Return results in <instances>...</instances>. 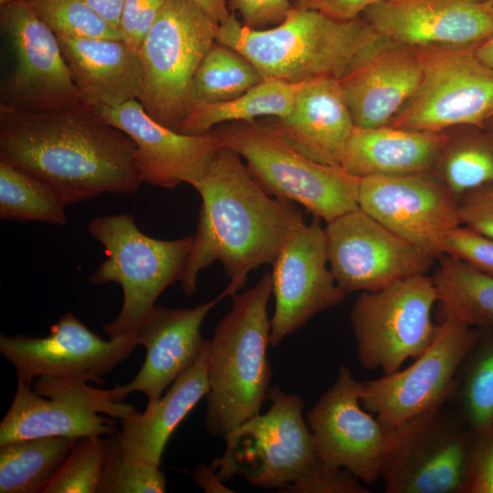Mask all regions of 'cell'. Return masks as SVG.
Wrapping results in <instances>:
<instances>
[{
    "label": "cell",
    "mask_w": 493,
    "mask_h": 493,
    "mask_svg": "<svg viewBox=\"0 0 493 493\" xmlns=\"http://www.w3.org/2000/svg\"><path fill=\"white\" fill-rule=\"evenodd\" d=\"M477 1H483V0H477Z\"/></svg>",
    "instance_id": "52"
},
{
    "label": "cell",
    "mask_w": 493,
    "mask_h": 493,
    "mask_svg": "<svg viewBox=\"0 0 493 493\" xmlns=\"http://www.w3.org/2000/svg\"><path fill=\"white\" fill-rule=\"evenodd\" d=\"M83 103L115 107L142 93L140 54L123 39L56 35Z\"/></svg>",
    "instance_id": "25"
},
{
    "label": "cell",
    "mask_w": 493,
    "mask_h": 493,
    "mask_svg": "<svg viewBox=\"0 0 493 493\" xmlns=\"http://www.w3.org/2000/svg\"><path fill=\"white\" fill-rule=\"evenodd\" d=\"M231 13L242 17V25L251 29H266L280 24L292 6V0H228Z\"/></svg>",
    "instance_id": "42"
},
{
    "label": "cell",
    "mask_w": 493,
    "mask_h": 493,
    "mask_svg": "<svg viewBox=\"0 0 493 493\" xmlns=\"http://www.w3.org/2000/svg\"><path fill=\"white\" fill-rule=\"evenodd\" d=\"M491 121V122H492V131H493V120H491V121Z\"/></svg>",
    "instance_id": "51"
},
{
    "label": "cell",
    "mask_w": 493,
    "mask_h": 493,
    "mask_svg": "<svg viewBox=\"0 0 493 493\" xmlns=\"http://www.w3.org/2000/svg\"><path fill=\"white\" fill-rule=\"evenodd\" d=\"M291 147L322 164L341 166L355 128L338 79H309L285 117L262 121Z\"/></svg>",
    "instance_id": "24"
},
{
    "label": "cell",
    "mask_w": 493,
    "mask_h": 493,
    "mask_svg": "<svg viewBox=\"0 0 493 493\" xmlns=\"http://www.w3.org/2000/svg\"><path fill=\"white\" fill-rule=\"evenodd\" d=\"M362 482L344 468H330L319 462L280 492L369 493Z\"/></svg>",
    "instance_id": "39"
},
{
    "label": "cell",
    "mask_w": 493,
    "mask_h": 493,
    "mask_svg": "<svg viewBox=\"0 0 493 493\" xmlns=\"http://www.w3.org/2000/svg\"><path fill=\"white\" fill-rule=\"evenodd\" d=\"M136 146L83 102L46 110L0 103V159L57 188L68 205L142 184Z\"/></svg>",
    "instance_id": "1"
},
{
    "label": "cell",
    "mask_w": 493,
    "mask_h": 493,
    "mask_svg": "<svg viewBox=\"0 0 493 493\" xmlns=\"http://www.w3.org/2000/svg\"><path fill=\"white\" fill-rule=\"evenodd\" d=\"M58 36L123 39L120 29L95 13L84 0H23Z\"/></svg>",
    "instance_id": "35"
},
{
    "label": "cell",
    "mask_w": 493,
    "mask_h": 493,
    "mask_svg": "<svg viewBox=\"0 0 493 493\" xmlns=\"http://www.w3.org/2000/svg\"><path fill=\"white\" fill-rule=\"evenodd\" d=\"M139 345L136 333L103 340L72 313L54 323L45 337L0 335V352L17 381L32 384L39 376H59L103 383L102 377Z\"/></svg>",
    "instance_id": "16"
},
{
    "label": "cell",
    "mask_w": 493,
    "mask_h": 493,
    "mask_svg": "<svg viewBox=\"0 0 493 493\" xmlns=\"http://www.w3.org/2000/svg\"><path fill=\"white\" fill-rule=\"evenodd\" d=\"M79 439L37 437L0 446V492L43 493Z\"/></svg>",
    "instance_id": "30"
},
{
    "label": "cell",
    "mask_w": 493,
    "mask_h": 493,
    "mask_svg": "<svg viewBox=\"0 0 493 493\" xmlns=\"http://www.w3.org/2000/svg\"><path fill=\"white\" fill-rule=\"evenodd\" d=\"M209 341L196 362L157 400L121 418L115 438L129 456L160 467L165 446L175 428L209 392Z\"/></svg>",
    "instance_id": "26"
},
{
    "label": "cell",
    "mask_w": 493,
    "mask_h": 493,
    "mask_svg": "<svg viewBox=\"0 0 493 493\" xmlns=\"http://www.w3.org/2000/svg\"><path fill=\"white\" fill-rule=\"evenodd\" d=\"M0 21L16 57L1 85L2 104L46 110L82 102L56 34L23 0L1 5Z\"/></svg>",
    "instance_id": "18"
},
{
    "label": "cell",
    "mask_w": 493,
    "mask_h": 493,
    "mask_svg": "<svg viewBox=\"0 0 493 493\" xmlns=\"http://www.w3.org/2000/svg\"><path fill=\"white\" fill-rule=\"evenodd\" d=\"M474 49L419 50L420 84L388 125L426 131L485 129L493 119V68Z\"/></svg>",
    "instance_id": "12"
},
{
    "label": "cell",
    "mask_w": 493,
    "mask_h": 493,
    "mask_svg": "<svg viewBox=\"0 0 493 493\" xmlns=\"http://www.w3.org/2000/svg\"><path fill=\"white\" fill-rule=\"evenodd\" d=\"M96 109L132 139L141 181L150 185L173 189L186 183L194 188L222 146L215 130L199 135L179 133L152 119L139 100Z\"/></svg>",
    "instance_id": "21"
},
{
    "label": "cell",
    "mask_w": 493,
    "mask_h": 493,
    "mask_svg": "<svg viewBox=\"0 0 493 493\" xmlns=\"http://www.w3.org/2000/svg\"><path fill=\"white\" fill-rule=\"evenodd\" d=\"M476 431L446 404L392 433L387 493H465Z\"/></svg>",
    "instance_id": "10"
},
{
    "label": "cell",
    "mask_w": 493,
    "mask_h": 493,
    "mask_svg": "<svg viewBox=\"0 0 493 493\" xmlns=\"http://www.w3.org/2000/svg\"><path fill=\"white\" fill-rule=\"evenodd\" d=\"M267 396L269 409L229 434L224 455L211 466L224 482L240 475L254 486L280 492L319 459L302 415L303 399L278 386L270 387Z\"/></svg>",
    "instance_id": "8"
},
{
    "label": "cell",
    "mask_w": 493,
    "mask_h": 493,
    "mask_svg": "<svg viewBox=\"0 0 493 493\" xmlns=\"http://www.w3.org/2000/svg\"><path fill=\"white\" fill-rule=\"evenodd\" d=\"M68 205L50 184L0 159V218L64 226Z\"/></svg>",
    "instance_id": "32"
},
{
    "label": "cell",
    "mask_w": 493,
    "mask_h": 493,
    "mask_svg": "<svg viewBox=\"0 0 493 493\" xmlns=\"http://www.w3.org/2000/svg\"><path fill=\"white\" fill-rule=\"evenodd\" d=\"M493 120V119H492ZM491 121V120H490Z\"/></svg>",
    "instance_id": "53"
},
{
    "label": "cell",
    "mask_w": 493,
    "mask_h": 493,
    "mask_svg": "<svg viewBox=\"0 0 493 493\" xmlns=\"http://www.w3.org/2000/svg\"><path fill=\"white\" fill-rule=\"evenodd\" d=\"M166 0H124L120 22L122 38L139 51Z\"/></svg>",
    "instance_id": "40"
},
{
    "label": "cell",
    "mask_w": 493,
    "mask_h": 493,
    "mask_svg": "<svg viewBox=\"0 0 493 493\" xmlns=\"http://www.w3.org/2000/svg\"><path fill=\"white\" fill-rule=\"evenodd\" d=\"M362 16L379 36L417 51L475 48L493 33L485 1L383 0Z\"/></svg>",
    "instance_id": "20"
},
{
    "label": "cell",
    "mask_w": 493,
    "mask_h": 493,
    "mask_svg": "<svg viewBox=\"0 0 493 493\" xmlns=\"http://www.w3.org/2000/svg\"><path fill=\"white\" fill-rule=\"evenodd\" d=\"M474 51L482 62L493 68V33L476 47Z\"/></svg>",
    "instance_id": "48"
},
{
    "label": "cell",
    "mask_w": 493,
    "mask_h": 493,
    "mask_svg": "<svg viewBox=\"0 0 493 493\" xmlns=\"http://www.w3.org/2000/svg\"><path fill=\"white\" fill-rule=\"evenodd\" d=\"M465 493H493V425L476 431Z\"/></svg>",
    "instance_id": "41"
},
{
    "label": "cell",
    "mask_w": 493,
    "mask_h": 493,
    "mask_svg": "<svg viewBox=\"0 0 493 493\" xmlns=\"http://www.w3.org/2000/svg\"><path fill=\"white\" fill-rule=\"evenodd\" d=\"M320 218L301 227L272 263L275 309L269 343L278 346L316 314L344 300L330 267Z\"/></svg>",
    "instance_id": "19"
},
{
    "label": "cell",
    "mask_w": 493,
    "mask_h": 493,
    "mask_svg": "<svg viewBox=\"0 0 493 493\" xmlns=\"http://www.w3.org/2000/svg\"><path fill=\"white\" fill-rule=\"evenodd\" d=\"M110 438H80L43 493H97Z\"/></svg>",
    "instance_id": "36"
},
{
    "label": "cell",
    "mask_w": 493,
    "mask_h": 493,
    "mask_svg": "<svg viewBox=\"0 0 493 493\" xmlns=\"http://www.w3.org/2000/svg\"><path fill=\"white\" fill-rule=\"evenodd\" d=\"M218 25L193 0H166L139 49L147 114L175 131L192 108L194 76Z\"/></svg>",
    "instance_id": "7"
},
{
    "label": "cell",
    "mask_w": 493,
    "mask_h": 493,
    "mask_svg": "<svg viewBox=\"0 0 493 493\" xmlns=\"http://www.w3.org/2000/svg\"><path fill=\"white\" fill-rule=\"evenodd\" d=\"M307 81V80H306ZM306 81L290 83L265 78L240 96L222 102L195 104L175 131L187 135L206 133L232 121H250L257 117H285L290 113Z\"/></svg>",
    "instance_id": "28"
},
{
    "label": "cell",
    "mask_w": 493,
    "mask_h": 493,
    "mask_svg": "<svg viewBox=\"0 0 493 493\" xmlns=\"http://www.w3.org/2000/svg\"><path fill=\"white\" fill-rule=\"evenodd\" d=\"M358 205L435 259L449 232L462 225L458 200L431 172L362 177Z\"/></svg>",
    "instance_id": "17"
},
{
    "label": "cell",
    "mask_w": 493,
    "mask_h": 493,
    "mask_svg": "<svg viewBox=\"0 0 493 493\" xmlns=\"http://www.w3.org/2000/svg\"><path fill=\"white\" fill-rule=\"evenodd\" d=\"M442 253L493 276V239L469 226L460 225L451 230L443 243Z\"/></svg>",
    "instance_id": "38"
},
{
    "label": "cell",
    "mask_w": 493,
    "mask_h": 493,
    "mask_svg": "<svg viewBox=\"0 0 493 493\" xmlns=\"http://www.w3.org/2000/svg\"><path fill=\"white\" fill-rule=\"evenodd\" d=\"M477 131L448 142L435 166L437 175L458 200L462 195L493 184V131Z\"/></svg>",
    "instance_id": "34"
},
{
    "label": "cell",
    "mask_w": 493,
    "mask_h": 493,
    "mask_svg": "<svg viewBox=\"0 0 493 493\" xmlns=\"http://www.w3.org/2000/svg\"><path fill=\"white\" fill-rule=\"evenodd\" d=\"M477 329L455 321L440 322L430 347L403 370L362 382L361 404L388 433L446 404Z\"/></svg>",
    "instance_id": "13"
},
{
    "label": "cell",
    "mask_w": 493,
    "mask_h": 493,
    "mask_svg": "<svg viewBox=\"0 0 493 493\" xmlns=\"http://www.w3.org/2000/svg\"><path fill=\"white\" fill-rule=\"evenodd\" d=\"M383 0H292V5L318 11L338 21H350L362 16L371 5Z\"/></svg>",
    "instance_id": "44"
},
{
    "label": "cell",
    "mask_w": 493,
    "mask_h": 493,
    "mask_svg": "<svg viewBox=\"0 0 493 493\" xmlns=\"http://www.w3.org/2000/svg\"><path fill=\"white\" fill-rule=\"evenodd\" d=\"M214 130L270 196L300 204L326 223L359 208L361 178L304 156L262 121H232Z\"/></svg>",
    "instance_id": "6"
},
{
    "label": "cell",
    "mask_w": 493,
    "mask_h": 493,
    "mask_svg": "<svg viewBox=\"0 0 493 493\" xmlns=\"http://www.w3.org/2000/svg\"><path fill=\"white\" fill-rule=\"evenodd\" d=\"M15 1H17V0H0V5H4L5 4L15 2Z\"/></svg>",
    "instance_id": "49"
},
{
    "label": "cell",
    "mask_w": 493,
    "mask_h": 493,
    "mask_svg": "<svg viewBox=\"0 0 493 493\" xmlns=\"http://www.w3.org/2000/svg\"><path fill=\"white\" fill-rule=\"evenodd\" d=\"M378 37L362 16L338 21L292 5L280 24L266 29L246 27L231 13L218 25L215 41L240 53L264 78L299 83L339 79Z\"/></svg>",
    "instance_id": "4"
},
{
    "label": "cell",
    "mask_w": 493,
    "mask_h": 493,
    "mask_svg": "<svg viewBox=\"0 0 493 493\" xmlns=\"http://www.w3.org/2000/svg\"><path fill=\"white\" fill-rule=\"evenodd\" d=\"M271 294V273L266 272L252 288L232 297L209 341L205 426L213 436L225 439L268 400Z\"/></svg>",
    "instance_id": "3"
},
{
    "label": "cell",
    "mask_w": 493,
    "mask_h": 493,
    "mask_svg": "<svg viewBox=\"0 0 493 493\" xmlns=\"http://www.w3.org/2000/svg\"><path fill=\"white\" fill-rule=\"evenodd\" d=\"M458 211L462 225L493 239V184L462 195Z\"/></svg>",
    "instance_id": "43"
},
{
    "label": "cell",
    "mask_w": 493,
    "mask_h": 493,
    "mask_svg": "<svg viewBox=\"0 0 493 493\" xmlns=\"http://www.w3.org/2000/svg\"><path fill=\"white\" fill-rule=\"evenodd\" d=\"M330 269L347 295L426 274L435 259L360 208L324 227Z\"/></svg>",
    "instance_id": "14"
},
{
    "label": "cell",
    "mask_w": 493,
    "mask_h": 493,
    "mask_svg": "<svg viewBox=\"0 0 493 493\" xmlns=\"http://www.w3.org/2000/svg\"><path fill=\"white\" fill-rule=\"evenodd\" d=\"M135 412L131 404L116 401L112 389L93 388L82 380L43 375L32 384L18 381L0 423V446L37 437L112 435L117 432L112 417Z\"/></svg>",
    "instance_id": "11"
},
{
    "label": "cell",
    "mask_w": 493,
    "mask_h": 493,
    "mask_svg": "<svg viewBox=\"0 0 493 493\" xmlns=\"http://www.w3.org/2000/svg\"><path fill=\"white\" fill-rule=\"evenodd\" d=\"M362 386L350 368L341 364L333 383L308 411L307 420L321 464L344 468L372 484L381 478L392 433L362 407Z\"/></svg>",
    "instance_id": "15"
},
{
    "label": "cell",
    "mask_w": 493,
    "mask_h": 493,
    "mask_svg": "<svg viewBox=\"0 0 493 493\" xmlns=\"http://www.w3.org/2000/svg\"><path fill=\"white\" fill-rule=\"evenodd\" d=\"M446 404L476 431L493 425V327L477 329Z\"/></svg>",
    "instance_id": "31"
},
{
    "label": "cell",
    "mask_w": 493,
    "mask_h": 493,
    "mask_svg": "<svg viewBox=\"0 0 493 493\" xmlns=\"http://www.w3.org/2000/svg\"><path fill=\"white\" fill-rule=\"evenodd\" d=\"M493 8V0H483Z\"/></svg>",
    "instance_id": "50"
},
{
    "label": "cell",
    "mask_w": 493,
    "mask_h": 493,
    "mask_svg": "<svg viewBox=\"0 0 493 493\" xmlns=\"http://www.w3.org/2000/svg\"><path fill=\"white\" fill-rule=\"evenodd\" d=\"M202 205L197 230L182 279L192 296L197 276L219 261L236 295L247 274L274 262L284 245L305 226L295 203L267 194L250 174L241 157L221 146L194 186Z\"/></svg>",
    "instance_id": "2"
},
{
    "label": "cell",
    "mask_w": 493,
    "mask_h": 493,
    "mask_svg": "<svg viewBox=\"0 0 493 493\" xmlns=\"http://www.w3.org/2000/svg\"><path fill=\"white\" fill-rule=\"evenodd\" d=\"M448 139L442 131L355 127L341 167L359 178L431 172Z\"/></svg>",
    "instance_id": "27"
},
{
    "label": "cell",
    "mask_w": 493,
    "mask_h": 493,
    "mask_svg": "<svg viewBox=\"0 0 493 493\" xmlns=\"http://www.w3.org/2000/svg\"><path fill=\"white\" fill-rule=\"evenodd\" d=\"M232 297L226 287L215 299L194 308H165L154 305L136 331L146 356L136 376L112 388L114 398L123 400L133 392L159 399L167 388L201 355L206 340L201 332L207 313L224 298Z\"/></svg>",
    "instance_id": "23"
},
{
    "label": "cell",
    "mask_w": 493,
    "mask_h": 493,
    "mask_svg": "<svg viewBox=\"0 0 493 493\" xmlns=\"http://www.w3.org/2000/svg\"><path fill=\"white\" fill-rule=\"evenodd\" d=\"M89 232L103 246L106 257L89 276L90 283H117L123 292L119 315L103 330L109 338L136 333L161 293L181 281L193 236L153 238L139 229L129 213L96 216L89 224Z\"/></svg>",
    "instance_id": "5"
},
{
    "label": "cell",
    "mask_w": 493,
    "mask_h": 493,
    "mask_svg": "<svg viewBox=\"0 0 493 493\" xmlns=\"http://www.w3.org/2000/svg\"><path fill=\"white\" fill-rule=\"evenodd\" d=\"M421 79L418 51L379 36L358 53L338 81L355 127L377 128L389 124Z\"/></svg>",
    "instance_id": "22"
},
{
    "label": "cell",
    "mask_w": 493,
    "mask_h": 493,
    "mask_svg": "<svg viewBox=\"0 0 493 493\" xmlns=\"http://www.w3.org/2000/svg\"><path fill=\"white\" fill-rule=\"evenodd\" d=\"M166 478L160 467L125 454L115 436L110 445L97 493H163Z\"/></svg>",
    "instance_id": "37"
},
{
    "label": "cell",
    "mask_w": 493,
    "mask_h": 493,
    "mask_svg": "<svg viewBox=\"0 0 493 493\" xmlns=\"http://www.w3.org/2000/svg\"><path fill=\"white\" fill-rule=\"evenodd\" d=\"M216 25L225 23L231 16L228 0H193Z\"/></svg>",
    "instance_id": "47"
},
{
    "label": "cell",
    "mask_w": 493,
    "mask_h": 493,
    "mask_svg": "<svg viewBox=\"0 0 493 493\" xmlns=\"http://www.w3.org/2000/svg\"><path fill=\"white\" fill-rule=\"evenodd\" d=\"M194 483L207 493H230L234 492L225 485L219 477L216 470L210 465L200 464L193 471Z\"/></svg>",
    "instance_id": "45"
},
{
    "label": "cell",
    "mask_w": 493,
    "mask_h": 493,
    "mask_svg": "<svg viewBox=\"0 0 493 493\" xmlns=\"http://www.w3.org/2000/svg\"><path fill=\"white\" fill-rule=\"evenodd\" d=\"M102 19L120 29L124 0H84Z\"/></svg>",
    "instance_id": "46"
},
{
    "label": "cell",
    "mask_w": 493,
    "mask_h": 493,
    "mask_svg": "<svg viewBox=\"0 0 493 493\" xmlns=\"http://www.w3.org/2000/svg\"><path fill=\"white\" fill-rule=\"evenodd\" d=\"M432 278L441 322L475 329L493 327V276L446 254L437 257Z\"/></svg>",
    "instance_id": "29"
},
{
    "label": "cell",
    "mask_w": 493,
    "mask_h": 493,
    "mask_svg": "<svg viewBox=\"0 0 493 493\" xmlns=\"http://www.w3.org/2000/svg\"><path fill=\"white\" fill-rule=\"evenodd\" d=\"M264 79L258 69L240 53L215 41L194 76L192 106L235 99Z\"/></svg>",
    "instance_id": "33"
},
{
    "label": "cell",
    "mask_w": 493,
    "mask_h": 493,
    "mask_svg": "<svg viewBox=\"0 0 493 493\" xmlns=\"http://www.w3.org/2000/svg\"><path fill=\"white\" fill-rule=\"evenodd\" d=\"M437 296L433 278L419 274L380 289L362 291L350 316L362 367L398 371L415 360L435 341L440 323L432 319Z\"/></svg>",
    "instance_id": "9"
}]
</instances>
